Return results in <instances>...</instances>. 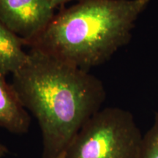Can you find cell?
Here are the masks:
<instances>
[{"label":"cell","instance_id":"1","mask_svg":"<svg viewBox=\"0 0 158 158\" xmlns=\"http://www.w3.org/2000/svg\"><path fill=\"white\" fill-rule=\"evenodd\" d=\"M12 76L11 85L20 102L40 128L43 158L64 153L106 100L100 79L35 48H30L27 62Z\"/></svg>","mask_w":158,"mask_h":158},{"label":"cell","instance_id":"4","mask_svg":"<svg viewBox=\"0 0 158 158\" xmlns=\"http://www.w3.org/2000/svg\"><path fill=\"white\" fill-rule=\"evenodd\" d=\"M54 10L50 0H0V20L26 46L48 27Z\"/></svg>","mask_w":158,"mask_h":158},{"label":"cell","instance_id":"3","mask_svg":"<svg viewBox=\"0 0 158 158\" xmlns=\"http://www.w3.org/2000/svg\"><path fill=\"white\" fill-rule=\"evenodd\" d=\"M142 138L129 110L101 108L76 134L64 158H138Z\"/></svg>","mask_w":158,"mask_h":158},{"label":"cell","instance_id":"9","mask_svg":"<svg viewBox=\"0 0 158 158\" xmlns=\"http://www.w3.org/2000/svg\"><path fill=\"white\" fill-rule=\"evenodd\" d=\"M9 153L10 151L9 149H7V147L0 141V158H3L6 157L7 155H9Z\"/></svg>","mask_w":158,"mask_h":158},{"label":"cell","instance_id":"7","mask_svg":"<svg viewBox=\"0 0 158 158\" xmlns=\"http://www.w3.org/2000/svg\"><path fill=\"white\" fill-rule=\"evenodd\" d=\"M138 158H158V112L152 126L143 135Z\"/></svg>","mask_w":158,"mask_h":158},{"label":"cell","instance_id":"6","mask_svg":"<svg viewBox=\"0 0 158 158\" xmlns=\"http://www.w3.org/2000/svg\"><path fill=\"white\" fill-rule=\"evenodd\" d=\"M23 40L13 32L0 20V73L13 75L19 70L28 58Z\"/></svg>","mask_w":158,"mask_h":158},{"label":"cell","instance_id":"5","mask_svg":"<svg viewBox=\"0 0 158 158\" xmlns=\"http://www.w3.org/2000/svg\"><path fill=\"white\" fill-rule=\"evenodd\" d=\"M31 118L11 84L0 73V127L15 135L29 132Z\"/></svg>","mask_w":158,"mask_h":158},{"label":"cell","instance_id":"10","mask_svg":"<svg viewBox=\"0 0 158 158\" xmlns=\"http://www.w3.org/2000/svg\"><path fill=\"white\" fill-rule=\"evenodd\" d=\"M56 158H64V153H63L62 155H59L58 157H56Z\"/></svg>","mask_w":158,"mask_h":158},{"label":"cell","instance_id":"2","mask_svg":"<svg viewBox=\"0 0 158 158\" xmlns=\"http://www.w3.org/2000/svg\"><path fill=\"white\" fill-rule=\"evenodd\" d=\"M149 2L80 0L55 14L27 46L89 72L129 43Z\"/></svg>","mask_w":158,"mask_h":158},{"label":"cell","instance_id":"8","mask_svg":"<svg viewBox=\"0 0 158 158\" xmlns=\"http://www.w3.org/2000/svg\"><path fill=\"white\" fill-rule=\"evenodd\" d=\"M71 1H73V0H50V2L54 9L56 10L57 7H62V5ZM78 1H80V0H78Z\"/></svg>","mask_w":158,"mask_h":158}]
</instances>
